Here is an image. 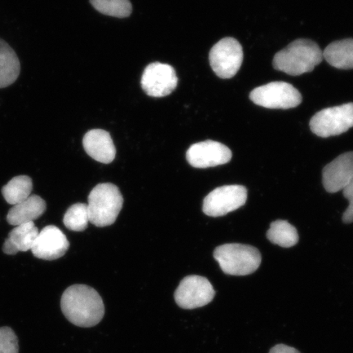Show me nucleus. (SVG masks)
<instances>
[{"label":"nucleus","instance_id":"f257e3e1","mask_svg":"<svg viewBox=\"0 0 353 353\" xmlns=\"http://www.w3.org/2000/svg\"><path fill=\"white\" fill-rule=\"evenodd\" d=\"M61 307L64 316L79 327H92L103 319L105 307L103 299L90 286L74 285L65 290Z\"/></svg>","mask_w":353,"mask_h":353},{"label":"nucleus","instance_id":"f03ea898","mask_svg":"<svg viewBox=\"0 0 353 353\" xmlns=\"http://www.w3.org/2000/svg\"><path fill=\"white\" fill-rule=\"evenodd\" d=\"M324 59L319 44L310 39H299L278 52L273 59V68L290 76L312 72Z\"/></svg>","mask_w":353,"mask_h":353},{"label":"nucleus","instance_id":"7ed1b4c3","mask_svg":"<svg viewBox=\"0 0 353 353\" xmlns=\"http://www.w3.org/2000/svg\"><path fill=\"white\" fill-rule=\"evenodd\" d=\"M88 202L90 223L96 227L103 228L116 222L123 207V199L116 185L101 183L92 190Z\"/></svg>","mask_w":353,"mask_h":353},{"label":"nucleus","instance_id":"20e7f679","mask_svg":"<svg viewBox=\"0 0 353 353\" xmlns=\"http://www.w3.org/2000/svg\"><path fill=\"white\" fill-rule=\"evenodd\" d=\"M214 257L223 272L231 276L252 274L262 262L258 249L241 244L220 245L215 249Z\"/></svg>","mask_w":353,"mask_h":353},{"label":"nucleus","instance_id":"39448f33","mask_svg":"<svg viewBox=\"0 0 353 353\" xmlns=\"http://www.w3.org/2000/svg\"><path fill=\"white\" fill-rule=\"evenodd\" d=\"M250 99L256 105L269 109H290L302 103L297 88L285 82H272L254 88Z\"/></svg>","mask_w":353,"mask_h":353},{"label":"nucleus","instance_id":"423d86ee","mask_svg":"<svg viewBox=\"0 0 353 353\" xmlns=\"http://www.w3.org/2000/svg\"><path fill=\"white\" fill-rule=\"evenodd\" d=\"M352 127V103L321 110L310 121L312 132L321 138L341 135Z\"/></svg>","mask_w":353,"mask_h":353},{"label":"nucleus","instance_id":"0eeeda50","mask_svg":"<svg viewBox=\"0 0 353 353\" xmlns=\"http://www.w3.org/2000/svg\"><path fill=\"white\" fill-rule=\"evenodd\" d=\"M243 57L241 43L236 39L228 37L221 39L211 48L210 63L219 78L231 79L240 70Z\"/></svg>","mask_w":353,"mask_h":353},{"label":"nucleus","instance_id":"6e6552de","mask_svg":"<svg viewBox=\"0 0 353 353\" xmlns=\"http://www.w3.org/2000/svg\"><path fill=\"white\" fill-rule=\"evenodd\" d=\"M247 196V189L241 185L216 188L205 198L203 211L210 217H221L245 205Z\"/></svg>","mask_w":353,"mask_h":353},{"label":"nucleus","instance_id":"1a4fd4ad","mask_svg":"<svg viewBox=\"0 0 353 353\" xmlns=\"http://www.w3.org/2000/svg\"><path fill=\"white\" fill-rule=\"evenodd\" d=\"M215 296L213 285L200 276H189L180 282L174 294L176 304L183 309H195L209 304Z\"/></svg>","mask_w":353,"mask_h":353},{"label":"nucleus","instance_id":"9d476101","mask_svg":"<svg viewBox=\"0 0 353 353\" xmlns=\"http://www.w3.org/2000/svg\"><path fill=\"white\" fill-rule=\"evenodd\" d=\"M178 81L175 70L170 65L154 63L144 70L141 85L148 96L163 98L172 94Z\"/></svg>","mask_w":353,"mask_h":353},{"label":"nucleus","instance_id":"9b49d317","mask_svg":"<svg viewBox=\"0 0 353 353\" xmlns=\"http://www.w3.org/2000/svg\"><path fill=\"white\" fill-rule=\"evenodd\" d=\"M186 157L192 167L206 169L227 164L232 160V153L227 145L208 140L193 144L188 149Z\"/></svg>","mask_w":353,"mask_h":353},{"label":"nucleus","instance_id":"f8f14e48","mask_svg":"<svg viewBox=\"0 0 353 353\" xmlns=\"http://www.w3.org/2000/svg\"><path fill=\"white\" fill-rule=\"evenodd\" d=\"M69 246L68 238L59 228L48 226L39 232L32 252L34 257L51 261L63 257Z\"/></svg>","mask_w":353,"mask_h":353},{"label":"nucleus","instance_id":"ddd939ff","mask_svg":"<svg viewBox=\"0 0 353 353\" xmlns=\"http://www.w3.org/2000/svg\"><path fill=\"white\" fill-rule=\"evenodd\" d=\"M353 179V152L341 154L322 171V183L326 191L335 193Z\"/></svg>","mask_w":353,"mask_h":353},{"label":"nucleus","instance_id":"4468645a","mask_svg":"<svg viewBox=\"0 0 353 353\" xmlns=\"http://www.w3.org/2000/svg\"><path fill=\"white\" fill-rule=\"evenodd\" d=\"M83 145L88 156L103 164H110L116 157V147L112 137L107 131L103 130L88 131L83 137Z\"/></svg>","mask_w":353,"mask_h":353},{"label":"nucleus","instance_id":"2eb2a0df","mask_svg":"<svg viewBox=\"0 0 353 353\" xmlns=\"http://www.w3.org/2000/svg\"><path fill=\"white\" fill-rule=\"evenodd\" d=\"M39 230L34 223L19 225L8 234L4 241L3 251L6 254H16L32 250L34 243L39 235Z\"/></svg>","mask_w":353,"mask_h":353},{"label":"nucleus","instance_id":"dca6fc26","mask_svg":"<svg viewBox=\"0 0 353 353\" xmlns=\"http://www.w3.org/2000/svg\"><path fill=\"white\" fill-rule=\"evenodd\" d=\"M46 208V203L41 196H30L20 204L13 205L8 211V223L15 227L23 223H33L43 214Z\"/></svg>","mask_w":353,"mask_h":353},{"label":"nucleus","instance_id":"f3484780","mask_svg":"<svg viewBox=\"0 0 353 353\" xmlns=\"http://www.w3.org/2000/svg\"><path fill=\"white\" fill-rule=\"evenodd\" d=\"M21 72L19 57L8 44L0 39V88L12 85Z\"/></svg>","mask_w":353,"mask_h":353},{"label":"nucleus","instance_id":"a211bd4d","mask_svg":"<svg viewBox=\"0 0 353 353\" xmlns=\"http://www.w3.org/2000/svg\"><path fill=\"white\" fill-rule=\"evenodd\" d=\"M323 57L335 68L353 69V39H347L331 43L325 48Z\"/></svg>","mask_w":353,"mask_h":353},{"label":"nucleus","instance_id":"6ab92c4d","mask_svg":"<svg viewBox=\"0 0 353 353\" xmlns=\"http://www.w3.org/2000/svg\"><path fill=\"white\" fill-rule=\"evenodd\" d=\"M33 183L32 179L26 175L17 176L2 188V194L8 204L16 205L23 202L32 194Z\"/></svg>","mask_w":353,"mask_h":353},{"label":"nucleus","instance_id":"aec40b11","mask_svg":"<svg viewBox=\"0 0 353 353\" xmlns=\"http://www.w3.org/2000/svg\"><path fill=\"white\" fill-rule=\"evenodd\" d=\"M267 237L272 244L290 248L299 242V233L293 225L285 220H276L270 225Z\"/></svg>","mask_w":353,"mask_h":353},{"label":"nucleus","instance_id":"412c9836","mask_svg":"<svg viewBox=\"0 0 353 353\" xmlns=\"http://www.w3.org/2000/svg\"><path fill=\"white\" fill-rule=\"evenodd\" d=\"M63 223L70 231H85L90 223L87 205L77 203L70 206L65 214Z\"/></svg>","mask_w":353,"mask_h":353},{"label":"nucleus","instance_id":"4be33fe9","mask_svg":"<svg viewBox=\"0 0 353 353\" xmlns=\"http://www.w3.org/2000/svg\"><path fill=\"white\" fill-rule=\"evenodd\" d=\"M90 3L95 10L104 15L123 19L131 14L130 0H90Z\"/></svg>","mask_w":353,"mask_h":353},{"label":"nucleus","instance_id":"5701e85b","mask_svg":"<svg viewBox=\"0 0 353 353\" xmlns=\"http://www.w3.org/2000/svg\"><path fill=\"white\" fill-rule=\"evenodd\" d=\"M19 339L10 327L0 328V353H19Z\"/></svg>","mask_w":353,"mask_h":353},{"label":"nucleus","instance_id":"b1692460","mask_svg":"<svg viewBox=\"0 0 353 353\" xmlns=\"http://www.w3.org/2000/svg\"><path fill=\"white\" fill-rule=\"evenodd\" d=\"M343 196L350 201V205L343 214V222L351 223H353V179L343 189Z\"/></svg>","mask_w":353,"mask_h":353},{"label":"nucleus","instance_id":"393cba45","mask_svg":"<svg viewBox=\"0 0 353 353\" xmlns=\"http://www.w3.org/2000/svg\"><path fill=\"white\" fill-rule=\"evenodd\" d=\"M269 353H301L295 348L285 345V344H278L273 347Z\"/></svg>","mask_w":353,"mask_h":353}]
</instances>
